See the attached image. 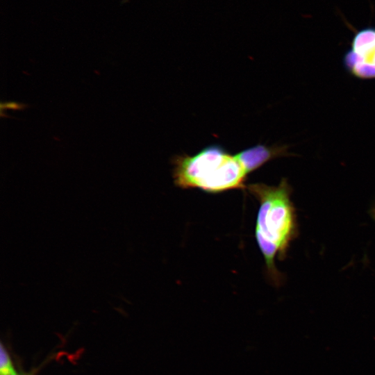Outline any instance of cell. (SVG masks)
<instances>
[{"mask_svg": "<svg viewBox=\"0 0 375 375\" xmlns=\"http://www.w3.org/2000/svg\"><path fill=\"white\" fill-rule=\"evenodd\" d=\"M288 145L267 146L258 144L244 149L235 156L247 174L251 173L273 159L294 156L288 151Z\"/></svg>", "mask_w": 375, "mask_h": 375, "instance_id": "obj_4", "label": "cell"}, {"mask_svg": "<svg viewBox=\"0 0 375 375\" xmlns=\"http://www.w3.org/2000/svg\"><path fill=\"white\" fill-rule=\"evenodd\" d=\"M369 212L372 217L375 220V205L371 208Z\"/></svg>", "mask_w": 375, "mask_h": 375, "instance_id": "obj_6", "label": "cell"}, {"mask_svg": "<svg viewBox=\"0 0 375 375\" xmlns=\"http://www.w3.org/2000/svg\"><path fill=\"white\" fill-rule=\"evenodd\" d=\"M342 63L348 74L356 78H375V26L355 31Z\"/></svg>", "mask_w": 375, "mask_h": 375, "instance_id": "obj_3", "label": "cell"}, {"mask_svg": "<svg viewBox=\"0 0 375 375\" xmlns=\"http://www.w3.org/2000/svg\"><path fill=\"white\" fill-rule=\"evenodd\" d=\"M246 188L260 204L256 238L267 275L278 286L283 282V276L275 265V258L284 260L290 244L299 235L296 209L291 200L292 189L285 178L276 186L256 183Z\"/></svg>", "mask_w": 375, "mask_h": 375, "instance_id": "obj_1", "label": "cell"}, {"mask_svg": "<svg viewBox=\"0 0 375 375\" xmlns=\"http://www.w3.org/2000/svg\"><path fill=\"white\" fill-rule=\"evenodd\" d=\"M1 363L0 372L1 375H16L14 368L11 364L10 357L8 356L3 346L1 345Z\"/></svg>", "mask_w": 375, "mask_h": 375, "instance_id": "obj_5", "label": "cell"}, {"mask_svg": "<svg viewBox=\"0 0 375 375\" xmlns=\"http://www.w3.org/2000/svg\"><path fill=\"white\" fill-rule=\"evenodd\" d=\"M175 185L210 193L245 188L247 173L235 156L219 144H211L193 156L183 153L172 159Z\"/></svg>", "mask_w": 375, "mask_h": 375, "instance_id": "obj_2", "label": "cell"}]
</instances>
